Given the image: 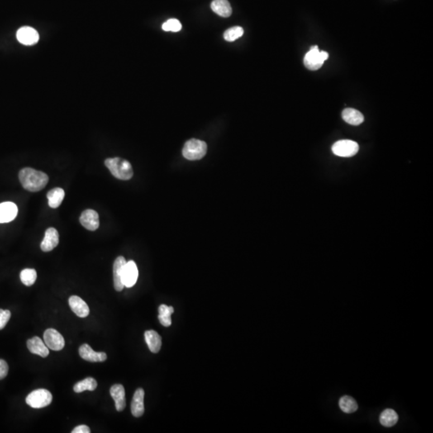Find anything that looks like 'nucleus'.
<instances>
[{
  "instance_id": "7",
  "label": "nucleus",
  "mask_w": 433,
  "mask_h": 433,
  "mask_svg": "<svg viewBox=\"0 0 433 433\" xmlns=\"http://www.w3.org/2000/svg\"><path fill=\"white\" fill-rule=\"evenodd\" d=\"M44 341L51 350L59 352L64 348L65 341L64 337L55 329L49 328L44 334Z\"/></svg>"
},
{
  "instance_id": "9",
  "label": "nucleus",
  "mask_w": 433,
  "mask_h": 433,
  "mask_svg": "<svg viewBox=\"0 0 433 433\" xmlns=\"http://www.w3.org/2000/svg\"><path fill=\"white\" fill-rule=\"evenodd\" d=\"M16 38L20 44L24 45H34L39 41V33L31 27H20L16 33Z\"/></svg>"
},
{
  "instance_id": "26",
  "label": "nucleus",
  "mask_w": 433,
  "mask_h": 433,
  "mask_svg": "<svg viewBox=\"0 0 433 433\" xmlns=\"http://www.w3.org/2000/svg\"><path fill=\"white\" fill-rule=\"evenodd\" d=\"M339 407L346 413H352L358 409L356 401L351 396H344L339 400Z\"/></svg>"
},
{
  "instance_id": "18",
  "label": "nucleus",
  "mask_w": 433,
  "mask_h": 433,
  "mask_svg": "<svg viewBox=\"0 0 433 433\" xmlns=\"http://www.w3.org/2000/svg\"><path fill=\"white\" fill-rule=\"evenodd\" d=\"M144 391L142 388H138L134 393V398L131 403L132 414L135 417H140L144 412Z\"/></svg>"
},
{
  "instance_id": "23",
  "label": "nucleus",
  "mask_w": 433,
  "mask_h": 433,
  "mask_svg": "<svg viewBox=\"0 0 433 433\" xmlns=\"http://www.w3.org/2000/svg\"><path fill=\"white\" fill-rule=\"evenodd\" d=\"M398 415L393 409H386L379 416L381 425L387 428L396 425V423L398 422Z\"/></svg>"
},
{
  "instance_id": "32",
  "label": "nucleus",
  "mask_w": 433,
  "mask_h": 433,
  "mask_svg": "<svg viewBox=\"0 0 433 433\" xmlns=\"http://www.w3.org/2000/svg\"><path fill=\"white\" fill-rule=\"evenodd\" d=\"M72 433H90L91 431H90L89 427L87 426V425H79V426L76 427L72 432Z\"/></svg>"
},
{
  "instance_id": "22",
  "label": "nucleus",
  "mask_w": 433,
  "mask_h": 433,
  "mask_svg": "<svg viewBox=\"0 0 433 433\" xmlns=\"http://www.w3.org/2000/svg\"><path fill=\"white\" fill-rule=\"evenodd\" d=\"M65 192L61 188H55L51 189L47 194L48 200V205L51 208H58L61 205L62 201L64 200Z\"/></svg>"
},
{
  "instance_id": "24",
  "label": "nucleus",
  "mask_w": 433,
  "mask_h": 433,
  "mask_svg": "<svg viewBox=\"0 0 433 433\" xmlns=\"http://www.w3.org/2000/svg\"><path fill=\"white\" fill-rule=\"evenodd\" d=\"M159 311V315H158V320L160 321L162 326H169L172 324V320H171V315L174 311L173 306H168L165 304H162L158 308Z\"/></svg>"
},
{
  "instance_id": "5",
  "label": "nucleus",
  "mask_w": 433,
  "mask_h": 433,
  "mask_svg": "<svg viewBox=\"0 0 433 433\" xmlns=\"http://www.w3.org/2000/svg\"><path fill=\"white\" fill-rule=\"evenodd\" d=\"M53 401V395L48 390L37 389L27 396L26 403L33 408H42L50 405Z\"/></svg>"
},
{
  "instance_id": "2",
  "label": "nucleus",
  "mask_w": 433,
  "mask_h": 433,
  "mask_svg": "<svg viewBox=\"0 0 433 433\" xmlns=\"http://www.w3.org/2000/svg\"><path fill=\"white\" fill-rule=\"evenodd\" d=\"M105 164L112 175L117 179L128 181L134 176L131 164L125 159L120 158H108L105 160Z\"/></svg>"
},
{
  "instance_id": "12",
  "label": "nucleus",
  "mask_w": 433,
  "mask_h": 433,
  "mask_svg": "<svg viewBox=\"0 0 433 433\" xmlns=\"http://www.w3.org/2000/svg\"><path fill=\"white\" fill-rule=\"evenodd\" d=\"M18 214V207L13 202L0 203V223H7L13 221Z\"/></svg>"
},
{
  "instance_id": "3",
  "label": "nucleus",
  "mask_w": 433,
  "mask_h": 433,
  "mask_svg": "<svg viewBox=\"0 0 433 433\" xmlns=\"http://www.w3.org/2000/svg\"><path fill=\"white\" fill-rule=\"evenodd\" d=\"M207 144L205 141L197 139H190L185 144L182 154L186 159L189 161L200 160L206 156Z\"/></svg>"
},
{
  "instance_id": "20",
  "label": "nucleus",
  "mask_w": 433,
  "mask_h": 433,
  "mask_svg": "<svg viewBox=\"0 0 433 433\" xmlns=\"http://www.w3.org/2000/svg\"><path fill=\"white\" fill-rule=\"evenodd\" d=\"M342 117L345 122L348 123L349 125H354V126L361 125L364 120V116L363 114L359 112L358 110L350 108H346L343 111Z\"/></svg>"
},
{
  "instance_id": "29",
  "label": "nucleus",
  "mask_w": 433,
  "mask_h": 433,
  "mask_svg": "<svg viewBox=\"0 0 433 433\" xmlns=\"http://www.w3.org/2000/svg\"><path fill=\"white\" fill-rule=\"evenodd\" d=\"M182 24L180 23L179 20H176V19L168 20L162 25V29L165 31L177 32V31L182 30Z\"/></svg>"
},
{
  "instance_id": "14",
  "label": "nucleus",
  "mask_w": 433,
  "mask_h": 433,
  "mask_svg": "<svg viewBox=\"0 0 433 433\" xmlns=\"http://www.w3.org/2000/svg\"><path fill=\"white\" fill-rule=\"evenodd\" d=\"M79 354L82 359L89 362H105L107 359L106 353L96 352L86 344L80 347Z\"/></svg>"
},
{
  "instance_id": "6",
  "label": "nucleus",
  "mask_w": 433,
  "mask_h": 433,
  "mask_svg": "<svg viewBox=\"0 0 433 433\" xmlns=\"http://www.w3.org/2000/svg\"><path fill=\"white\" fill-rule=\"evenodd\" d=\"M359 144L351 140H342L333 144L332 152L342 158H351L359 151Z\"/></svg>"
},
{
  "instance_id": "21",
  "label": "nucleus",
  "mask_w": 433,
  "mask_h": 433,
  "mask_svg": "<svg viewBox=\"0 0 433 433\" xmlns=\"http://www.w3.org/2000/svg\"><path fill=\"white\" fill-rule=\"evenodd\" d=\"M211 8L221 17H230L232 14V8L227 0H214L211 3Z\"/></svg>"
},
{
  "instance_id": "13",
  "label": "nucleus",
  "mask_w": 433,
  "mask_h": 433,
  "mask_svg": "<svg viewBox=\"0 0 433 433\" xmlns=\"http://www.w3.org/2000/svg\"><path fill=\"white\" fill-rule=\"evenodd\" d=\"M126 260L124 257L120 256L116 258L113 264V281L114 287L116 291H122L125 286L122 282L123 270L126 264Z\"/></svg>"
},
{
  "instance_id": "15",
  "label": "nucleus",
  "mask_w": 433,
  "mask_h": 433,
  "mask_svg": "<svg viewBox=\"0 0 433 433\" xmlns=\"http://www.w3.org/2000/svg\"><path fill=\"white\" fill-rule=\"evenodd\" d=\"M68 303L72 311L81 318H85L89 315L88 304L79 296H72L68 299Z\"/></svg>"
},
{
  "instance_id": "10",
  "label": "nucleus",
  "mask_w": 433,
  "mask_h": 433,
  "mask_svg": "<svg viewBox=\"0 0 433 433\" xmlns=\"http://www.w3.org/2000/svg\"><path fill=\"white\" fill-rule=\"evenodd\" d=\"M80 221L81 225L87 230L95 231L100 225L98 213L93 210H84L80 217Z\"/></svg>"
},
{
  "instance_id": "31",
  "label": "nucleus",
  "mask_w": 433,
  "mask_h": 433,
  "mask_svg": "<svg viewBox=\"0 0 433 433\" xmlns=\"http://www.w3.org/2000/svg\"><path fill=\"white\" fill-rule=\"evenodd\" d=\"M8 364L3 359H0V380L4 379L8 374Z\"/></svg>"
},
{
  "instance_id": "28",
  "label": "nucleus",
  "mask_w": 433,
  "mask_h": 433,
  "mask_svg": "<svg viewBox=\"0 0 433 433\" xmlns=\"http://www.w3.org/2000/svg\"><path fill=\"white\" fill-rule=\"evenodd\" d=\"M244 33V30L241 27H234L229 28L224 33V39L228 42H233L242 37Z\"/></svg>"
},
{
  "instance_id": "16",
  "label": "nucleus",
  "mask_w": 433,
  "mask_h": 433,
  "mask_svg": "<svg viewBox=\"0 0 433 433\" xmlns=\"http://www.w3.org/2000/svg\"><path fill=\"white\" fill-rule=\"evenodd\" d=\"M27 346L32 354H38L43 358H46L49 354L48 347L40 337L35 336L28 339L27 342Z\"/></svg>"
},
{
  "instance_id": "11",
  "label": "nucleus",
  "mask_w": 433,
  "mask_h": 433,
  "mask_svg": "<svg viewBox=\"0 0 433 433\" xmlns=\"http://www.w3.org/2000/svg\"><path fill=\"white\" fill-rule=\"evenodd\" d=\"M59 244V233L55 228H48L45 232L44 240L42 241L40 247L44 252L52 251Z\"/></svg>"
},
{
  "instance_id": "27",
  "label": "nucleus",
  "mask_w": 433,
  "mask_h": 433,
  "mask_svg": "<svg viewBox=\"0 0 433 433\" xmlns=\"http://www.w3.org/2000/svg\"><path fill=\"white\" fill-rule=\"evenodd\" d=\"M36 278H37V273L35 269L27 268V269L23 270L20 273L21 282L27 287L32 286L36 281Z\"/></svg>"
},
{
  "instance_id": "17",
  "label": "nucleus",
  "mask_w": 433,
  "mask_h": 433,
  "mask_svg": "<svg viewBox=\"0 0 433 433\" xmlns=\"http://www.w3.org/2000/svg\"><path fill=\"white\" fill-rule=\"evenodd\" d=\"M110 395L115 401L116 411H122L126 407L125 387L121 384L113 385L110 388Z\"/></svg>"
},
{
  "instance_id": "25",
  "label": "nucleus",
  "mask_w": 433,
  "mask_h": 433,
  "mask_svg": "<svg viewBox=\"0 0 433 433\" xmlns=\"http://www.w3.org/2000/svg\"><path fill=\"white\" fill-rule=\"evenodd\" d=\"M96 387H97V382L96 379L92 377H88L76 383L73 387V390L77 393H81L84 391H94Z\"/></svg>"
},
{
  "instance_id": "19",
  "label": "nucleus",
  "mask_w": 433,
  "mask_h": 433,
  "mask_svg": "<svg viewBox=\"0 0 433 433\" xmlns=\"http://www.w3.org/2000/svg\"><path fill=\"white\" fill-rule=\"evenodd\" d=\"M144 339L149 350L153 353H158L162 348V337L157 331L153 330H146L144 332Z\"/></svg>"
},
{
  "instance_id": "4",
  "label": "nucleus",
  "mask_w": 433,
  "mask_h": 433,
  "mask_svg": "<svg viewBox=\"0 0 433 433\" xmlns=\"http://www.w3.org/2000/svg\"><path fill=\"white\" fill-rule=\"evenodd\" d=\"M328 53L324 51L320 52L318 46L311 47L304 57L305 67L309 70H318L323 66L324 61L328 59Z\"/></svg>"
},
{
  "instance_id": "30",
  "label": "nucleus",
  "mask_w": 433,
  "mask_h": 433,
  "mask_svg": "<svg viewBox=\"0 0 433 433\" xmlns=\"http://www.w3.org/2000/svg\"><path fill=\"white\" fill-rule=\"evenodd\" d=\"M11 311L0 309V330L4 328L11 319Z\"/></svg>"
},
{
  "instance_id": "8",
  "label": "nucleus",
  "mask_w": 433,
  "mask_h": 433,
  "mask_svg": "<svg viewBox=\"0 0 433 433\" xmlns=\"http://www.w3.org/2000/svg\"><path fill=\"white\" fill-rule=\"evenodd\" d=\"M138 272L137 267L134 261H129L125 264L122 273L123 284L125 287L130 288L136 284L137 281Z\"/></svg>"
},
{
  "instance_id": "1",
  "label": "nucleus",
  "mask_w": 433,
  "mask_h": 433,
  "mask_svg": "<svg viewBox=\"0 0 433 433\" xmlns=\"http://www.w3.org/2000/svg\"><path fill=\"white\" fill-rule=\"evenodd\" d=\"M20 182L26 190L30 192H39L48 184V176L41 171L34 168H24L19 173Z\"/></svg>"
}]
</instances>
